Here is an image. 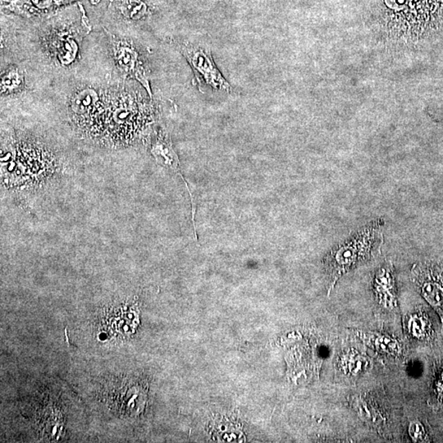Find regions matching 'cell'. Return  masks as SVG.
Segmentation results:
<instances>
[{"label": "cell", "mask_w": 443, "mask_h": 443, "mask_svg": "<svg viewBox=\"0 0 443 443\" xmlns=\"http://www.w3.org/2000/svg\"><path fill=\"white\" fill-rule=\"evenodd\" d=\"M90 30L81 3L61 8L46 17L38 32L43 58L56 68H70L79 59L82 41Z\"/></svg>", "instance_id": "1"}, {"label": "cell", "mask_w": 443, "mask_h": 443, "mask_svg": "<svg viewBox=\"0 0 443 443\" xmlns=\"http://www.w3.org/2000/svg\"><path fill=\"white\" fill-rule=\"evenodd\" d=\"M384 225L382 219L371 222L326 255L324 266L328 275V294L346 273L381 253Z\"/></svg>", "instance_id": "2"}, {"label": "cell", "mask_w": 443, "mask_h": 443, "mask_svg": "<svg viewBox=\"0 0 443 443\" xmlns=\"http://www.w3.org/2000/svg\"><path fill=\"white\" fill-rule=\"evenodd\" d=\"M104 30L110 42V49L115 66L118 68L121 77L125 79H134L140 82L152 98L149 72L140 50L127 37L112 33L107 29Z\"/></svg>", "instance_id": "3"}, {"label": "cell", "mask_w": 443, "mask_h": 443, "mask_svg": "<svg viewBox=\"0 0 443 443\" xmlns=\"http://www.w3.org/2000/svg\"><path fill=\"white\" fill-rule=\"evenodd\" d=\"M108 101V90L82 86L73 91L69 98V110L81 124L104 128Z\"/></svg>", "instance_id": "4"}, {"label": "cell", "mask_w": 443, "mask_h": 443, "mask_svg": "<svg viewBox=\"0 0 443 443\" xmlns=\"http://www.w3.org/2000/svg\"><path fill=\"white\" fill-rule=\"evenodd\" d=\"M175 45L188 61L199 86H208L225 92L232 90L231 86L215 66L210 50L190 43L176 41Z\"/></svg>", "instance_id": "5"}, {"label": "cell", "mask_w": 443, "mask_h": 443, "mask_svg": "<svg viewBox=\"0 0 443 443\" xmlns=\"http://www.w3.org/2000/svg\"><path fill=\"white\" fill-rule=\"evenodd\" d=\"M411 277L443 324V268L433 263L415 264L411 268Z\"/></svg>", "instance_id": "6"}, {"label": "cell", "mask_w": 443, "mask_h": 443, "mask_svg": "<svg viewBox=\"0 0 443 443\" xmlns=\"http://www.w3.org/2000/svg\"><path fill=\"white\" fill-rule=\"evenodd\" d=\"M77 1L79 0H12L4 4L3 8L17 15L32 19L50 16L63 7ZM90 1L92 4H97L101 0Z\"/></svg>", "instance_id": "7"}, {"label": "cell", "mask_w": 443, "mask_h": 443, "mask_svg": "<svg viewBox=\"0 0 443 443\" xmlns=\"http://www.w3.org/2000/svg\"><path fill=\"white\" fill-rule=\"evenodd\" d=\"M373 293L380 305L391 311L397 309L396 279L392 262H385L375 272L373 279Z\"/></svg>", "instance_id": "8"}, {"label": "cell", "mask_w": 443, "mask_h": 443, "mask_svg": "<svg viewBox=\"0 0 443 443\" xmlns=\"http://www.w3.org/2000/svg\"><path fill=\"white\" fill-rule=\"evenodd\" d=\"M108 10L118 16L121 23L126 24L142 21L150 14L146 0H110Z\"/></svg>", "instance_id": "9"}, {"label": "cell", "mask_w": 443, "mask_h": 443, "mask_svg": "<svg viewBox=\"0 0 443 443\" xmlns=\"http://www.w3.org/2000/svg\"><path fill=\"white\" fill-rule=\"evenodd\" d=\"M151 151L159 163L166 165V166L171 168L173 170L176 171L178 175L181 177L182 180L184 181L186 188H188V185L186 184V181L184 179V177H182L181 173L179 160L177 159L175 151L173 150L170 139H169L168 135L166 132L164 131H159L158 137H156L153 145H152ZM190 195L193 201V211L195 212V207L194 205L193 197L190 192Z\"/></svg>", "instance_id": "10"}, {"label": "cell", "mask_w": 443, "mask_h": 443, "mask_svg": "<svg viewBox=\"0 0 443 443\" xmlns=\"http://www.w3.org/2000/svg\"><path fill=\"white\" fill-rule=\"evenodd\" d=\"M23 69L16 65H8L2 68L1 81H0V91L1 97L15 95L24 89L25 80Z\"/></svg>", "instance_id": "11"}, {"label": "cell", "mask_w": 443, "mask_h": 443, "mask_svg": "<svg viewBox=\"0 0 443 443\" xmlns=\"http://www.w3.org/2000/svg\"><path fill=\"white\" fill-rule=\"evenodd\" d=\"M408 331L411 336L420 341H428L433 338L432 324L424 312L411 315L407 324Z\"/></svg>", "instance_id": "12"}, {"label": "cell", "mask_w": 443, "mask_h": 443, "mask_svg": "<svg viewBox=\"0 0 443 443\" xmlns=\"http://www.w3.org/2000/svg\"><path fill=\"white\" fill-rule=\"evenodd\" d=\"M366 337L369 344H372L381 353H385L390 355H398L401 353V346L397 341L392 339L388 337L375 335L372 334L371 336L364 335Z\"/></svg>", "instance_id": "13"}, {"label": "cell", "mask_w": 443, "mask_h": 443, "mask_svg": "<svg viewBox=\"0 0 443 443\" xmlns=\"http://www.w3.org/2000/svg\"><path fill=\"white\" fill-rule=\"evenodd\" d=\"M410 435L416 442H429V436L425 430L424 426L418 421L411 422L409 428Z\"/></svg>", "instance_id": "14"}, {"label": "cell", "mask_w": 443, "mask_h": 443, "mask_svg": "<svg viewBox=\"0 0 443 443\" xmlns=\"http://www.w3.org/2000/svg\"><path fill=\"white\" fill-rule=\"evenodd\" d=\"M433 399L440 405L443 403V366L438 371L436 380L433 384Z\"/></svg>", "instance_id": "15"}, {"label": "cell", "mask_w": 443, "mask_h": 443, "mask_svg": "<svg viewBox=\"0 0 443 443\" xmlns=\"http://www.w3.org/2000/svg\"><path fill=\"white\" fill-rule=\"evenodd\" d=\"M10 1H12V0H1L2 3H10Z\"/></svg>", "instance_id": "16"}]
</instances>
